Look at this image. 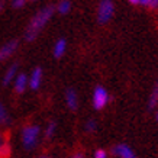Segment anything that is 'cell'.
<instances>
[{
	"label": "cell",
	"mask_w": 158,
	"mask_h": 158,
	"mask_svg": "<svg viewBox=\"0 0 158 158\" xmlns=\"http://www.w3.org/2000/svg\"><path fill=\"white\" fill-rule=\"evenodd\" d=\"M52 13H54L52 6H47V7H44L42 10H39L38 13L32 18L31 23L28 25L26 34H25V38L28 39V41H34V39L38 36L39 32L42 31L44 26L47 25V22L51 19Z\"/></svg>",
	"instance_id": "obj_1"
},
{
	"label": "cell",
	"mask_w": 158,
	"mask_h": 158,
	"mask_svg": "<svg viewBox=\"0 0 158 158\" xmlns=\"http://www.w3.org/2000/svg\"><path fill=\"white\" fill-rule=\"evenodd\" d=\"M115 13V5L112 0H102L97 9V20L99 23H107Z\"/></svg>",
	"instance_id": "obj_2"
},
{
	"label": "cell",
	"mask_w": 158,
	"mask_h": 158,
	"mask_svg": "<svg viewBox=\"0 0 158 158\" xmlns=\"http://www.w3.org/2000/svg\"><path fill=\"white\" fill-rule=\"evenodd\" d=\"M39 138V128L38 126H26L22 132V142H23V147L26 149H32L36 145Z\"/></svg>",
	"instance_id": "obj_3"
},
{
	"label": "cell",
	"mask_w": 158,
	"mask_h": 158,
	"mask_svg": "<svg viewBox=\"0 0 158 158\" xmlns=\"http://www.w3.org/2000/svg\"><path fill=\"white\" fill-rule=\"evenodd\" d=\"M107 102H109L107 91L102 86H97L96 89H94V93H93V106H94L97 110H100L107 105Z\"/></svg>",
	"instance_id": "obj_4"
},
{
	"label": "cell",
	"mask_w": 158,
	"mask_h": 158,
	"mask_svg": "<svg viewBox=\"0 0 158 158\" xmlns=\"http://www.w3.org/2000/svg\"><path fill=\"white\" fill-rule=\"evenodd\" d=\"M113 154H115L116 157H119V158H135L132 149H131L128 145H125V144L116 145L115 148H113Z\"/></svg>",
	"instance_id": "obj_5"
},
{
	"label": "cell",
	"mask_w": 158,
	"mask_h": 158,
	"mask_svg": "<svg viewBox=\"0 0 158 158\" xmlns=\"http://www.w3.org/2000/svg\"><path fill=\"white\" fill-rule=\"evenodd\" d=\"M18 48V41H10L6 45H3L0 48V61H3L6 58H9L12 54L15 52V49Z\"/></svg>",
	"instance_id": "obj_6"
},
{
	"label": "cell",
	"mask_w": 158,
	"mask_h": 158,
	"mask_svg": "<svg viewBox=\"0 0 158 158\" xmlns=\"http://www.w3.org/2000/svg\"><path fill=\"white\" fill-rule=\"evenodd\" d=\"M41 80H42V70L39 67H36L32 71V76H31V81H29L31 89L32 90H38L39 86H41Z\"/></svg>",
	"instance_id": "obj_7"
},
{
	"label": "cell",
	"mask_w": 158,
	"mask_h": 158,
	"mask_svg": "<svg viewBox=\"0 0 158 158\" xmlns=\"http://www.w3.org/2000/svg\"><path fill=\"white\" fill-rule=\"evenodd\" d=\"M65 102H67V106L71 110H76L77 106H78V102H77V93L73 89H68L67 93H65Z\"/></svg>",
	"instance_id": "obj_8"
},
{
	"label": "cell",
	"mask_w": 158,
	"mask_h": 158,
	"mask_svg": "<svg viewBox=\"0 0 158 158\" xmlns=\"http://www.w3.org/2000/svg\"><path fill=\"white\" fill-rule=\"evenodd\" d=\"M65 48H67V44H65V39H58L55 47H54V55L55 58L62 57V54L65 52Z\"/></svg>",
	"instance_id": "obj_9"
},
{
	"label": "cell",
	"mask_w": 158,
	"mask_h": 158,
	"mask_svg": "<svg viewBox=\"0 0 158 158\" xmlns=\"http://www.w3.org/2000/svg\"><path fill=\"white\" fill-rule=\"evenodd\" d=\"M158 105V81L155 83L152 91H151V96H149V102H148V107L149 109H154L155 106Z\"/></svg>",
	"instance_id": "obj_10"
},
{
	"label": "cell",
	"mask_w": 158,
	"mask_h": 158,
	"mask_svg": "<svg viewBox=\"0 0 158 158\" xmlns=\"http://www.w3.org/2000/svg\"><path fill=\"white\" fill-rule=\"evenodd\" d=\"M26 81H28V78L25 74H19L18 78H16V84H15V89L18 93H23L25 87H26Z\"/></svg>",
	"instance_id": "obj_11"
},
{
	"label": "cell",
	"mask_w": 158,
	"mask_h": 158,
	"mask_svg": "<svg viewBox=\"0 0 158 158\" xmlns=\"http://www.w3.org/2000/svg\"><path fill=\"white\" fill-rule=\"evenodd\" d=\"M16 71H18V64H13V65L7 70L5 78H3V86H7V84H9L10 80H12V78H13V76L16 74Z\"/></svg>",
	"instance_id": "obj_12"
},
{
	"label": "cell",
	"mask_w": 158,
	"mask_h": 158,
	"mask_svg": "<svg viewBox=\"0 0 158 158\" xmlns=\"http://www.w3.org/2000/svg\"><path fill=\"white\" fill-rule=\"evenodd\" d=\"M57 9H58V12H60L61 15H65V13L70 12V9H71V3H70L68 0H61Z\"/></svg>",
	"instance_id": "obj_13"
},
{
	"label": "cell",
	"mask_w": 158,
	"mask_h": 158,
	"mask_svg": "<svg viewBox=\"0 0 158 158\" xmlns=\"http://www.w3.org/2000/svg\"><path fill=\"white\" fill-rule=\"evenodd\" d=\"M10 154H12V149H10L9 142H6L3 145V148L0 151V158H10Z\"/></svg>",
	"instance_id": "obj_14"
},
{
	"label": "cell",
	"mask_w": 158,
	"mask_h": 158,
	"mask_svg": "<svg viewBox=\"0 0 158 158\" xmlns=\"http://www.w3.org/2000/svg\"><path fill=\"white\" fill-rule=\"evenodd\" d=\"M55 128H57L55 122H49V123H48V128H47V131H45V135H47V138H51V136H52L54 132H55Z\"/></svg>",
	"instance_id": "obj_15"
},
{
	"label": "cell",
	"mask_w": 158,
	"mask_h": 158,
	"mask_svg": "<svg viewBox=\"0 0 158 158\" xmlns=\"http://www.w3.org/2000/svg\"><path fill=\"white\" fill-rule=\"evenodd\" d=\"M141 5L151 7V9H155V7H158V0H141Z\"/></svg>",
	"instance_id": "obj_16"
},
{
	"label": "cell",
	"mask_w": 158,
	"mask_h": 158,
	"mask_svg": "<svg viewBox=\"0 0 158 158\" xmlns=\"http://www.w3.org/2000/svg\"><path fill=\"white\" fill-rule=\"evenodd\" d=\"M7 112H6V109H5V106L0 103V123H6L7 122Z\"/></svg>",
	"instance_id": "obj_17"
},
{
	"label": "cell",
	"mask_w": 158,
	"mask_h": 158,
	"mask_svg": "<svg viewBox=\"0 0 158 158\" xmlns=\"http://www.w3.org/2000/svg\"><path fill=\"white\" fill-rule=\"evenodd\" d=\"M6 142H9V135H7V132H6V134H2V132H0V151H2L3 145H5Z\"/></svg>",
	"instance_id": "obj_18"
},
{
	"label": "cell",
	"mask_w": 158,
	"mask_h": 158,
	"mask_svg": "<svg viewBox=\"0 0 158 158\" xmlns=\"http://www.w3.org/2000/svg\"><path fill=\"white\" fill-rule=\"evenodd\" d=\"M96 129V122L91 119V120H89L86 123V131H89V132H93V131Z\"/></svg>",
	"instance_id": "obj_19"
},
{
	"label": "cell",
	"mask_w": 158,
	"mask_h": 158,
	"mask_svg": "<svg viewBox=\"0 0 158 158\" xmlns=\"http://www.w3.org/2000/svg\"><path fill=\"white\" fill-rule=\"evenodd\" d=\"M94 158H107V154L103 149H97L96 154H94Z\"/></svg>",
	"instance_id": "obj_20"
},
{
	"label": "cell",
	"mask_w": 158,
	"mask_h": 158,
	"mask_svg": "<svg viewBox=\"0 0 158 158\" xmlns=\"http://www.w3.org/2000/svg\"><path fill=\"white\" fill-rule=\"evenodd\" d=\"M12 5H13V7L18 9V7H22V6L25 5V0H13V2H12Z\"/></svg>",
	"instance_id": "obj_21"
},
{
	"label": "cell",
	"mask_w": 158,
	"mask_h": 158,
	"mask_svg": "<svg viewBox=\"0 0 158 158\" xmlns=\"http://www.w3.org/2000/svg\"><path fill=\"white\" fill-rule=\"evenodd\" d=\"M131 5H141V0H128Z\"/></svg>",
	"instance_id": "obj_22"
},
{
	"label": "cell",
	"mask_w": 158,
	"mask_h": 158,
	"mask_svg": "<svg viewBox=\"0 0 158 158\" xmlns=\"http://www.w3.org/2000/svg\"><path fill=\"white\" fill-rule=\"evenodd\" d=\"M73 158H84V155H83L81 152H77V154H74V155H73Z\"/></svg>",
	"instance_id": "obj_23"
},
{
	"label": "cell",
	"mask_w": 158,
	"mask_h": 158,
	"mask_svg": "<svg viewBox=\"0 0 158 158\" xmlns=\"http://www.w3.org/2000/svg\"><path fill=\"white\" fill-rule=\"evenodd\" d=\"M3 9V0H0V10Z\"/></svg>",
	"instance_id": "obj_24"
},
{
	"label": "cell",
	"mask_w": 158,
	"mask_h": 158,
	"mask_svg": "<svg viewBox=\"0 0 158 158\" xmlns=\"http://www.w3.org/2000/svg\"><path fill=\"white\" fill-rule=\"evenodd\" d=\"M39 158H49V157H47V155H44V157H39Z\"/></svg>",
	"instance_id": "obj_25"
},
{
	"label": "cell",
	"mask_w": 158,
	"mask_h": 158,
	"mask_svg": "<svg viewBox=\"0 0 158 158\" xmlns=\"http://www.w3.org/2000/svg\"><path fill=\"white\" fill-rule=\"evenodd\" d=\"M157 120H158V115H157Z\"/></svg>",
	"instance_id": "obj_26"
}]
</instances>
